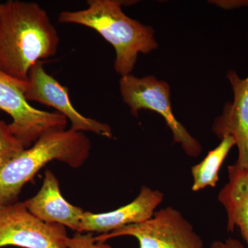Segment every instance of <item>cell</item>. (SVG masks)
Masks as SVG:
<instances>
[{"mask_svg":"<svg viewBox=\"0 0 248 248\" xmlns=\"http://www.w3.org/2000/svg\"><path fill=\"white\" fill-rule=\"evenodd\" d=\"M91 147L84 133L71 128L45 134L0 166V206L17 202L23 187L50 161L57 160L75 169L81 167L89 159Z\"/></svg>","mask_w":248,"mask_h":248,"instance_id":"obj_3","label":"cell"},{"mask_svg":"<svg viewBox=\"0 0 248 248\" xmlns=\"http://www.w3.org/2000/svg\"><path fill=\"white\" fill-rule=\"evenodd\" d=\"M234 93L233 102L227 103L223 113L213 124V130L218 138L231 136L238 148L235 165L248 170V77L241 79L234 71L227 75Z\"/></svg>","mask_w":248,"mask_h":248,"instance_id":"obj_9","label":"cell"},{"mask_svg":"<svg viewBox=\"0 0 248 248\" xmlns=\"http://www.w3.org/2000/svg\"><path fill=\"white\" fill-rule=\"evenodd\" d=\"M24 203L28 210L40 221L57 223L81 233V218L85 211L63 198L58 179L52 171L46 170L40 190Z\"/></svg>","mask_w":248,"mask_h":248,"instance_id":"obj_11","label":"cell"},{"mask_svg":"<svg viewBox=\"0 0 248 248\" xmlns=\"http://www.w3.org/2000/svg\"><path fill=\"white\" fill-rule=\"evenodd\" d=\"M236 146L234 139L226 136L221 143L212 150L200 164L192 168L193 184L192 190L198 192L207 187H216L218 182V172L231 148Z\"/></svg>","mask_w":248,"mask_h":248,"instance_id":"obj_13","label":"cell"},{"mask_svg":"<svg viewBox=\"0 0 248 248\" xmlns=\"http://www.w3.org/2000/svg\"><path fill=\"white\" fill-rule=\"evenodd\" d=\"M25 97L28 102H36L53 107L71 123L72 130L91 132L107 138H113L112 130L107 124L85 117L73 107L68 90L46 71L42 62L31 68L28 78Z\"/></svg>","mask_w":248,"mask_h":248,"instance_id":"obj_8","label":"cell"},{"mask_svg":"<svg viewBox=\"0 0 248 248\" xmlns=\"http://www.w3.org/2000/svg\"><path fill=\"white\" fill-rule=\"evenodd\" d=\"M26 148L11 133L9 124L0 120V166L16 157Z\"/></svg>","mask_w":248,"mask_h":248,"instance_id":"obj_14","label":"cell"},{"mask_svg":"<svg viewBox=\"0 0 248 248\" xmlns=\"http://www.w3.org/2000/svg\"><path fill=\"white\" fill-rule=\"evenodd\" d=\"M228 182L218 195L227 214V231L238 228L248 248V170L228 166Z\"/></svg>","mask_w":248,"mask_h":248,"instance_id":"obj_12","label":"cell"},{"mask_svg":"<svg viewBox=\"0 0 248 248\" xmlns=\"http://www.w3.org/2000/svg\"><path fill=\"white\" fill-rule=\"evenodd\" d=\"M28 81H19L0 70V110L12 118L10 130L24 148H30L45 134L65 130L68 120L58 112L32 107L25 97Z\"/></svg>","mask_w":248,"mask_h":248,"instance_id":"obj_4","label":"cell"},{"mask_svg":"<svg viewBox=\"0 0 248 248\" xmlns=\"http://www.w3.org/2000/svg\"><path fill=\"white\" fill-rule=\"evenodd\" d=\"M64 226L40 221L24 202L0 206V248H68Z\"/></svg>","mask_w":248,"mask_h":248,"instance_id":"obj_7","label":"cell"},{"mask_svg":"<svg viewBox=\"0 0 248 248\" xmlns=\"http://www.w3.org/2000/svg\"><path fill=\"white\" fill-rule=\"evenodd\" d=\"M120 93L130 112L138 116L141 109L155 111L164 117L172 130L174 141L180 143L186 154L192 157L200 155L202 146L173 115L170 102V89L164 81L154 76L138 78L130 74L122 77Z\"/></svg>","mask_w":248,"mask_h":248,"instance_id":"obj_6","label":"cell"},{"mask_svg":"<svg viewBox=\"0 0 248 248\" xmlns=\"http://www.w3.org/2000/svg\"><path fill=\"white\" fill-rule=\"evenodd\" d=\"M68 248H112L106 242H96L92 233L83 234L76 232L72 238H69Z\"/></svg>","mask_w":248,"mask_h":248,"instance_id":"obj_15","label":"cell"},{"mask_svg":"<svg viewBox=\"0 0 248 248\" xmlns=\"http://www.w3.org/2000/svg\"><path fill=\"white\" fill-rule=\"evenodd\" d=\"M210 248H245V247L244 245L238 240L228 239L223 241H215Z\"/></svg>","mask_w":248,"mask_h":248,"instance_id":"obj_16","label":"cell"},{"mask_svg":"<svg viewBox=\"0 0 248 248\" xmlns=\"http://www.w3.org/2000/svg\"><path fill=\"white\" fill-rule=\"evenodd\" d=\"M1 4H0V14H1Z\"/></svg>","mask_w":248,"mask_h":248,"instance_id":"obj_17","label":"cell"},{"mask_svg":"<svg viewBox=\"0 0 248 248\" xmlns=\"http://www.w3.org/2000/svg\"><path fill=\"white\" fill-rule=\"evenodd\" d=\"M122 1L88 0L87 8L63 11L58 21L78 24L97 32L115 48L114 68L122 77L131 74L140 53H149L157 48L153 28L145 26L124 14Z\"/></svg>","mask_w":248,"mask_h":248,"instance_id":"obj_2","label":"cell"},{"mask_svg":"<svg viewBox=\"0 0 248 248\" xmlns=\"http://www.w3.org/2000/svg\"><path fill=\"white\" fill-rule=\"evenodd\" d=\"M1 6L0 70L27 81L34 64L56 55L60 36L37 3L9 0Z\"/></svg>","mask_w":248,"mask_h":248,"instance_id":"obj_1","label":"cell"},{"mask_svg":"<svg viewBox=\"0 0 248 248\" xmlns=\"http://www.w3.org/2000/svg\"><path fill=\"white\" fill-rule=\"evenodd\" d=\"M163 200L164 195L159 190L142 186L133 202L113 211L98 214L84 212L81 218V233L107 234L128 225L146 221L153 216L155 209Z\"/></svg>","mask_w":248,"mask_h":248,"instance_id":"obj_10","label":"cell"},{"mask_svg":"<svg viewBox=\"0 0 248 248\" xmlns=\"http://www.w3.org/2000/svg\"><path fill=\"white\" fill-rule=\"evenodd\" d=\"M133 236L140 248H203V241L180 212L167 207L155 211L150 219L128 225L94 236L96 242H106L120 236Z\"/></svg>","mask_w":248,"mask_h":248,"instance_id":"obj_5","label":"cell"}]
</instances>
